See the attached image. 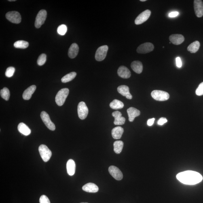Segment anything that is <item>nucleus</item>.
I'll return each mask as SVG.
<instances>
[{
	"label": "nucleus",
	"mask_w": 203,
	"mask_h": 203,
	"mask_svg": "<svg viewBox=\"0 0 203 203\" xmlns=\"http://www.w3.org/2000/svg\"><path fill=\"white\" fill-rule=\"evenodd\" d=\"M176 178L182 183L191 185L200 183L203 179L202 176L199 173L189 170L180 173Z\"/></svg>",
	"instance_id": "f257e3e1"
},
{
	"label": "nucleus",
	"mask_w": 203,
	"mask_h": 203,
	"mask_svg": "<svg viewBox=\"0 0 203 203\" xmlns=\"http://www.w3.org/2000/svg\"><path fill=\"white\" fill-rule=\"evenodd\" d=\"M69 94V90L67 88H62L59 91L56 97V104L59 106L63 105Z\"/></svg>",
	"instance_id": "f03ea898"
},
{
	"label": "nucleus",
	"mask_w": 203,
	"mask_h": 203,
	"mask_svg": "<svg viewBox=\"0 0 203 203\" xmlns=\"http://www.w3.org/2000/svg\"><path fill=\"white\" fill-rule=\"evenodd\" d=\"M151 96L157 101H163L169 98V94L168 92L162 90H155L151 93Z\"/></svg>",
	"instance_id": "7ed1b4c3"
},
{
	"label": "nucleus",
	"mask_w": 203,
	"mask_h": 203,
	"mask_svg": "<svg viewBox=\"0 0 203 203\" xmlns=\"http://www.w3.org/2000/svg\"><path fill=\"white\" fill-rule=\"evenodd\" d=\"M40 154L44 162H47L50 160L52 153L46 145H41L39 148Z\"/></svg>",
	"instance_id": "20e7f679"
},
{
	"label": "nucleus",
	"mask_w": 203,
	"mask_h": 203,
	"mask_svg": "<svg viewBox=\"0 0 203 203\" xmlns=\"http://www.w3.org/2000/svg\"><path fill=\"white\" fill-rule=\"evenodd\" d=\"M109 49L107 45H104L99 47L96 52L95 58L98 61H102L105 59Z\"/></svg>",
	"instance_id": "39448f33"
},
{
	"label": "nucleus",
	"mask_w": 203,
	"mask_h": 203,
	"mask_svg": "<svg viewBox=\"0 0 203 203\" xmlns=\"http://www.w3.org/2000/svg\"><path fill=\"white\" fill-rule=\"evenodd\" d=\"M6 18L13 23L19 24L21 22V16L20 13L17 11H10L7 13L6 14Z\"/></svg>",
	"instance_id": "423d86ee"
},
{
	"label": "nucleus",
	"mask_w": 203,
	"mask_h": 203,
	"mask_svg": "<svg viewBox=\"0 0 203 203\" xmlns=\"http://www.w3.org/2000/svg\"><path fill=\"white\" fill-rule=\"evenodd\" d=\"M46 11L44 9H42L39 12L36 16L35 22V26L37 28H39L44 24L47 17Z\"/></svg>",
	"instance_id": "0eeeda50"
},
{
	"label": "nucleus",
	"mask_w": 203,
	"mask_h": 203,
	"mask_svg": "<svg viewBox=\"0 0 203 203\" xmlns=\"http://www.w3.org/2000/svg\"><path fill=\"white\" fill-rule=\"evenodd\" d=\"M77 113L79 118L81 120H84L87 117L88 110L84 102H81L79 103L77 106Z\"/></svg>",
	"instance_id": "6e6552de"
},
{
	"label": "nucleus",
	"mask_w": 203,
	"mask_h": 203,
	"mask_svg": "<svg viewBox=\"0 0 203 203\" xmlns=\"http://www.w3.org/2000/svg\"><path fill=\"white\" fill-rule=\"evenodd\" d=\"M40 116L42 120L47 128L51 131H54L56 129V126L54 123L51 120L48 114L45 111H43L41 113Z\"/></svg>",
	"instance_id": "1a4fd4ad"
},
{
	"label": "nucleus",
	"mask_w": 203,
	"mask_h": 203,
	"mask_svg": "<svg viewBox=\"0 0 203 203\" xmlns=\"http://www.w3.org/2000/svg\"><path fill=\"white\" fill-rule=\"evenodd\" d=\"M154 45L151 43H145L139 45L136 51L139 54H145L152 52L154 49Z\"/></svg>",
	"instance_id": "9d476101"
},
{
	"label": "nucleus",
	"mask_w": 203,
	"mask_h": 203,
	"mask_svg": "<svg viewBox=\"0 0 203 203\" xmlns=\"http://www.w3.org/2000/svg\"><path fill=\"white\" fill-rule=\"evenodd\" d=\"M151 14V11L149 9L143 11L136 17L135 20V23L137 25L143 23L148 19Z\"/></svg>",
	"instance_id": "9b49d317"
},
{
	"label": "nucleus",
	"mask_w": 203,
	"mask_h": 203,
	"mask_svg": "<svg viewBox=\"0 0 203 203\" xmlns=\"http://www.w3.org/2000/svg\"><path fill=\"white\" fill-rule=\"evenodd\" d=\"M109 171L110 174L115 179L120 181L123 179L122 173L117 167L114 166H110L109 168Z\"/></svg>",
	"instance_id": "f8f14e48"
},
{
	"label": "nucleus",
	"mask_w": 203,
	"mask_h": 203,
	"mask_svg": "<svg viewBox=\"0 0 203 203\" xmlns=\"http://www.w3.org/2000/svg\"><path fill=\"white\" fill-rule=\"evenodd\" d=\"M194 7L195 14L198 18H201L203 16V3L201 0H195L194 1Z\"/></svg>",
	"instance_id": "ddd939ff"
},
{
	"label": "nucleus",
	"mask_w": 203,
	"mask_h": 203,
	"mask_svg": "<svg viewBox=\"0 0 203 203\" xmlns=\"http://www.w3.org/2000/svg\"><path fill=\"white\" fill-rule=\"evenodd\" d=\"M117 91L122 96L126 97L129 99H131L132 96L130 92L129 87L125 85H122L117 88Z\"/></svg>",
	"instance_id": "4468645a"
},
{
	"label": "nucleus",
	"mask_w": 203,
	"mask_h": 203,
	"mask_svg": "<svg viewBox=\"0 0 203 203\" xmlns=\"http://www.w3.org/2000/svg\"><path fill=\"white\" fill-rule=\"evenodd\" d=\"M117 73L119 77L122 78L128 79L131 76V73L128 68L125 66H121L119 67Z\"/></svg>",
	"instance_id": "2eb2a0df"
},
{
	"label": "nucleus",
	"mask_w": 203,
	"mask_h": 203,
	"mask_svg": "<svg viewBox=\"0 0 203 203\" xmlns=\"http://www.w3.org/2000/svg\"><path fill=\"white\" fill-rule=\"evenodd\" d=\"M112 115L115 119L114 122L115 125H120L124 124L126 119L124 117L122 116V113L120 111H117L114 112L112 113Z\"/></svg>",
	"instance_id": "dca6fc26"
},
{
	"label": "nucleus",
	"mask_w": 203,
	"mask_h": 203,
	"mask_svg": "<svg viewBox=\"0 0 203 203\" xmlns=\"http://www.w3.org/2000/svg\"><path fill=\"white\" fill-rule=\"evenodd\" d=\"M169 40L171 42L175 45H179L184 41L183 35L179 34L172 35L170 36Z\"/></svg>",
	"instance_id": "f3484780"
},
{
	"label": "nucleus",
	"mask_w": 203,
	"mask_h": 203,
	"mask_svg": "<svg viewBox=\"0 0 203 203\" xmlns=\"http://www.w3.org/2000/svg\"><path fill=\"white\" fill-rule=\"evenodd\" d=\"M127 113L129 117V120L130 122H133L135 117L139 116L140 112L137 109L134 107H130L127 110Z\"/></svg>",
	"instance_id": "a211bd4d"
},
{
	"label": "nucleus",
	"mask_w": 203,
	"mask_h": 203,
	"mask_svg": "<svg viewBox=\"0 0 203 203\" xmlns=\"http://www.w3.org/2000/svg\"><path fill=\"white\" fill-rule=\"evenodd\" d=\"M79 50L78 45L75 43H73L70 46L68 51V56L72 59L75 58L78 54Z\"/></svg>",
	"instance_id": "6ab92c4d"
},
{
	"label": "nucleus",
	"mask_w": 203,
	"mask_h": 203,
	"mask_svg": "<svg viewBox=\"0 0 203 203\" xmlns=\"http://www.w3.org/2000/svg\"><path fill=\"white\" fill-rule=\"evenodd\" d=\"M82 189L83 191L88 193H96L99 191L98 186L93 183L86 184L83 186Z\"/></svg>",
	"instance_id": "aec40b11"
},
{
	"label": "nucleus",
	"mask_w": 203,
	"mask_h": 203,
	"mask_svg": "<svg viewBox=\"0 0 203 203\" xmlns=\"http://www.w3.org/2000/svg\"><path fill=\"white\" fill-rule=\"evenodd\" d=\"M36 89V86L35 85H31L24 91L23 94V98L26 100H28L31 98L32 94L34 93Z\"/></svg>",
	"instance_id": "412c9836"
},
{
	"label": "nucleus",
	"mask_w": 203,
	"mask_h": 203,
	"mask_svg": "<svg viewBox=\"0 0 203 203\" xmlns=\"http://www.w3.org/2000/svg\"><path fill=\"white\" fill-rule=\"evenodd\" d=\"M131 67L134 72L138 74L141 73L143 69V64L139 61H133L131 64Z\"/></svg>",
	"instance_id": "4be33fe9"
},
{
	"label": "nucleus",
	"mask_w": 203,
	"mask_h": 203,
	"mask_svg": "<svg viewBox=\"0 0 203 203\" xmlns=\"http://www.w3.org/2000/svg\"><path fill=\"white\" fill-rule=\"evenodd\" d=\"M124 130L120 126H117L112 130L111 134L113 137L115 139H119L122 137Z\"/></svg>",
	"instance_id": "5701e85b"
},
{
	"label": "nucleus",
	"mask_w": 203,
	"mask_h": 203,
	"mask_svg": "<svg viewBox=\"0 0 203 203\" xmlns=\"http://www.w3.org/2000/svg\"><path fill=\"white\" fill-rule=\"evenodd\" d=\"M76 164L74 161L70 159L67 163V169L68 174L70 176H73L75 172Z\"/></svg>",
	"instance_id": "b1692460"
},
{
	"label": "nucleus",
	"mask_w": 203,
	"mask_h": 203,
	"mask_svg": "<svg viewBox=\"0 0 203 203\" xmlns=\"http://www.w3.org/2000/svg\"><path fill=\"white\" fill-rule=\"evenodd\" d=\"M18 130L21 133L27 136L31 134V130L27 125L23 123H20L18 126Z\"/></svg>",
	"instance_id": "393cba45"
},
{
	"label": "nucleus",
	"mask_w": 203,
	"mask_h": 203,
	"mask_svg": "<svg viewBox=\"0 0 203 203\" xmlns=\"http://www.w3.org/2000/svg\"><path fill=\"white\" fill-rule=\"evenodd\" d=\"M200 46V43L198 41H196L191 43L187 47L188 51L191 53H195L198 51Z\"/></svg>",
	"instance_id": "a878e982"
},
{
	"label": "nucleus",
	"mask_w": 203,
	"mask_h": 203,
	"mask_svg": "<svg viewBox=\"0 0 203 203\" xmlns=\"http://www.w3.org/2000/svg\"><path fill=\"white\" fill-rule=\"evenodd\" d=\"M110 107L114 110L122 109L124 107V104L118 100L115 99L110 104Z\"/></svg>",
	"instance_id": "bb28decb"
},
{
	"label": "nucleus",
	"mask_w": 203,
	"mask_h": 203,
	"mask_svg": "<svg viewBox=\"0 0 203 203\" xmlns=\"http://www.w3.org/2000/svg\"><path fill=\"white\" fill-rule=\"evenodd\" d=\"M123 142L122 141H116L114 143V150L117 154H119L122 152L123 147Z\"/></svg>",
	"instance_id": "cd10ccee"
},
{
	"label": "nucleus",
	"mask_w": 203,
	"mask_h": 203,
	"mask_svg": "<svg viewBox=\"0 0 203 203\" xmlns=\"http://www.w3.org/2000/svg\"><path fill=\"white\" fill-rule=\"evenodd\" d=\"M77 74L75 72H72L67 74L64 76L61 79V81L63 83H66L71 81L75 78L76 77Z\"/></svg>",
	"instance_id": "c85d7f7f"
},
{
	"label": "nucleus",
	"mask_w": 203,
	"mask_h": 203,
	"mask_svg": "<svg viewBox=\"0 0 203 203\" xmlns=\"http://www.w3.org/2000/svg\"><path fill=\"white\" fill-rule=\"evenodd\" d=\"M28 42L24 40H19L14 43L15 47L17 48L26 49L29 46Z\"/></svg>",
	"instance_id": "c756f323"
},
{
	"label": "nucleus",
	"mask_w": 203,
	"mask_h": 203,
	"mask_svg": "<svg viewBox=\"0 0 203 203\" xmlns=\"http://www.w3.org/2000/svg\"><path fill=\"white\" fill-rule=\"evenodd\" d=\"M1 97L6 100H8L10 97V92L9 89L6 87H4L3 89L1 90Z\"/></svg>",
	"instance_id": "7c9ffc66"
},
{
	"label": "nucleus",
	"mask_w": 203,
	"mask_h": 203,
	"mask_svg": "<svg viewBox=\"0 0 203 203\" xmlns=\"http://www.w3.org/2000/svg\"><path fill=\"white\" fill-rule=\"evenodd\" d=\"M46 56L45 54H42L40 56L37 61V64L40 66L44 65L46 62Z\"/></svg>",
	"instance_id": "2f4dec72"
},
{
	"label": "nucleus",
	"mask_w": 203,
	"mask_h": 203,
	"mask_svg": "<svg viewBox=\"0 0 203 203\" xmlns=\"http://www.w3.org/2000/svg\"><path fill=\"white\" fill-rule=\"evenodd\" d=\"M67 31V27L65 24H61L57 28L58 33L60 35H65Z\"/></svg>",
	"instance_id": "473e14b6"
},
{
	"label": "nucleus",
	"mask_w": 203,
	"mask_h": 203,
	"mask_svg": "<svg viewBox=\"0 0 203 203\" xmlns=\"http://www.w3.org/2000/svg\"><path fill=\"white\" fill-rule=\"evenodd\" d=\"M15 71V68L13 67H9L7 68L5 72V75L7 77H12Z\"/></svg>",
	"instance_id": "72a5a7b5"
},
{
	"label": "nucleus",
	"mask_w": 203,
	"mask_h": 203,
	"mask_svg": "<svg viewBox=\"0 0 203 203\" xmlns=\"http://www.w3.org/2000/svg\"><path fill=\"white\" fill-rule=\"evenodd\" d=\"M197 95L200 96L203 95V82L201 83L199 85L196 91Z\"/></svg>",
	"instance_id": "f704fd0d"
},
{
	"label": "nucleus",
	"mask_w": 203,
	"mask_h": 203,
	"mask_svg": "<svg viewBox=\"0 0 203 203\" xmlns=\"http://www.w3.org/2000/svg\"><path fill=\"white\" fill-rule=\"evenodd\" d=\"M40 203H51L48 197L45 195H42L40 198Z\"/></svg>",
	"instance_id": "c9c22d12"
},
{
	"label": "nucleus",
	"mask_w": 203,
	"mask_h": 203,
	"mask_svg": "<svg viewBox=\"0 0 203 203\" xmlns=\"http://www.w3.org/2000/svg\"><path fill=\"white\" fill-rule=\"evenodd\" d=\"M167 122H168V120L166 118L162 117L158 121V124L159 125H164V123H167Z\"/></svg>",
	"instance_id": "e433bc0d"
},
{
	"label": "nucleus",
	"mask_w": 203,
	"mask_h": 203,
	"mask_svg": "<svg viewBox=\"0 0 203 203\" xmlns=\"http://www.w3.org/2000/svg\"><path fill=\"white\" fill-rule=\"evenodd\" d=\"M176 66H177V67L178 68H180L181 67L182 64V62L181 58H180L179 57H178L176 58Z\"/></svg>",
	"instance_id": "4c0bfd02"
},
{
	"label": "nucleus",
	"mask_w": 203,
	"mask_h": 203,
	"mask_svg": "<svg viewBox=\"0 0 203 203\" xmlns=\"http://www.w3.org/2000/svg\"><path fill=\"white\" fill-rule=\"evenodd\" d=\"M179 14V13L177 11H174V12H172L168 14V16L170 18H174L178 16Z\"/></svg>",
	"instance_id": "58836bf2"
},
{
	"label": "nucleus",
	"mask_w": 203,
	"mask_h": 203,
	"mask_svg": "<svg viewBox=\"0 0 203 203\" xmlns=\"http://www.w3.org/2000/svg\"><path fill=\"white\" fill-rule=\"evenodd\" d=\"M155 120V118H152L148 119L147 121V124L149 126H151L154 123V121Z\"/></svg>",
	"instance_id": "ea45409f"
},
{
	"label": "nucleus",
	"mask_w": 203,
	"mask_h": 203,
	"mask_svg": "<svg viewBox=\"0 0 203 203\" xmlns=\"http://www.w3.org/2000/svg\"><path fill=\"white\" fill-rule=\"evenodd\" d=\"M8 1L9 2H14L16 1V0H8Z\"/></svg>",
	"instance_id": "a19ab883"
},
{
	"label": "nucleus",
	"mask_w": 203,
	"mask_h": 203,
	"mask_svg": "<svg viewBox=\"0 0 203 203\" xmlns=\"http://www.w3.org/2000/svg\"><path fill=\"white\" fill-rule=\"evenodd\" d=\"M140 1L141 2H145L147 1V0H140Z\"/></svg>",
	"instance_id": "79ce46f5"
},
{
	"label": "nucleus",
	"mask_w": 203,
	"mask_h": 203,
	"mask_svg": "<svg viewBox=\"0 0 203 203\" xmlns=\"http://www.w3.org/2000/svg\"><path fill=\"white\" fill-rule=\"evenodd\" d=\"M81 203H86V202H82Z\"/></svg>",
	"instance_id": "37998d69"
}]
</instances>
